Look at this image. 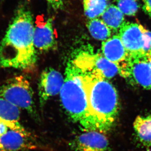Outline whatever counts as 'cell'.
Returning a JSON list of instances; mask_svg holds the SVG:
<instances>
[{"label": "cell", "instance_id": "1", "mask_svg": "<svg viewBox=\"0 0 151 151\" xmlns=\"http://www.w3.org/2000/svg\"><path fill=\"white\" fill-rule=\"evenodd\" d=\"M34 29L30 10L20 6L0 44V67L21 70L34 67L37 59Z\"/></svg>", "mask_w": 151, "mask_h": 151}, {"label": "cell", "instance_id": "2", "mask_svg": "<svg viewBox=\"0 0 151 151\" xmlns=\"http://www.w3.org/2000/svg\"><path fill=\"white\" fill-rule=\"evenodd\" d=\"M83 73L89 112L97 131L105 133L113 128L118 116V93L115 88L107 79Z\"/></svg>", "mask_w": 151, "mask_h": 151}, {"label": "cell", "instance_id": "3", "mask_svg": "<svg viewBox=\"0 0 151 151\" xmlns=\"http://www.w3.org/2000/svg\"><path fill=\"white\" fill-rule=\"evenodd\" d=\"M60 95L63 107L73 121L84 131H97L89 112L84 73L71 61L67 63Z\"/></svg>", "mask_w": 151, "mask_h": 151}, {"label": "cell", "instance_id": "4", "mask_svg": "<svg viewBox=\"0 0 151 151\" xmlns=\"http://www.w3.org/2000/svg\"><path fill=\"white\" fill-rule=\"evenodd\" d=\"M0 96L20 110L36 116L33 88L24 76H16L6 81L0 88Z\"/></svg>", "mask_w": 151, "mask_h": 151}, {"label": "cell", "instance_id": "5", "mask_svg": "<svg viewBox=\"0 0 151 151\" xmlns=\"http://www.w3.org/2000/svg\"><path fill=\"white\" fill-rule=\"evenodd\" d=\"M71 61L83 73L101 76L107 79L113 78L119 73L117 65L90 49L78 51Z\"/></svg>", "mask_w": 151, "mask_h": 151}, {"label": "cell", "instance_id": "6", "mask_svg": "<svg viewBox=\"0 0 151 151\" xmlns=\"http://www.w3.org/2000/svg\"><path fill=\"white\" fill-rule=\"evenodd\" d=\"M119 74L132 85L151 90V67L145 55H128Z\"/></svg>", "mask_w": 151, "mask_h": 151}, {"label": "cell", "instance_id": "7", "mask_svg": "<svg viewBox=\"0 0 151 151\" xmlns=\"http://www.w3.org/2000/svg\"><path fill=\"white\" fill-rule=\"evenodd\" d=\"M119 36L128 55H145L144 35L140 24L125 22L119 30Z\"/></svg>", "mask_w": 151, "mask_h": 151}, {"label": "cell", "instance_id": "8", "mask_svg": "<svg viewBox=\"0 0 151 151\" xmlns=\"http://www.w3.org/2000/svg\"><path fill=\"white\" fill-rule=\"evenodd\" d=\"M64 78L61 73L54 68H47L41 73L38 84V96L41 106L50 97L60 93Z\"/></svg>", "mask_w": 151, "mask_h": 151}, {"label": "cell", "instance_id": "9", "mask_svg": "<svg viewBox=\"0 0 151 151\" xmlns=\"http://www.w3.org/2000/svg\"><path fill=\"white\" fill-rule=\"evenodd\" d=\"M31 133L9 129L0 135V151H24L37 149Z\"/></svg>", "mask_w": 151, "mask_h": 151}, {"label": "cell", "instance_id": "10", "mask_svg": "<svg viewBox=\"0 0 151 151\" xmlns=\"http://www.w3.org/2000/svg\"><path fill=\"white\" fill-rule=\"evenodd\" d=\"M71 145L78 151H107L109 143L102 132L89 131L76 137Z\"/></svg>", "mask_w": 151, "mask_h": 151}, {"label": "cell", "instance_id": "11", "mask_svg": "<svg viewBox=\"0 0 151 151\" xmlns=\"http://www.w3.org/2000/svg\"><path fill=\"white\" fill-rule=\"evenodd\" d=\"M33 43L35 47L40 50L48 51L55 47L57 44L53 26V21L48 18L45 21L37 22L34 26Z\"/></svg>", "mask_w": 151, "mask_h": 151}, {"label": "cell", "instance_id": "12", "mask_svg": "<svg viewBox=\"0 0 151 151\" xmlns=\"http://www.w3.org/2000/svg\"><path fill=\"white\" fill-rule=\"evenodd\" d=\"M101 50L103 55L119 67L128 56V52L124 47L119 35L113 36L103 42Z\"/></svg>", "mask_w": 151, "mask_h": 151}, {"label": "cell", "instance_id": "13", "mask_svg": "<svg viewBox=\"0 0 151 151\" xmlns=\"http://www.w3.org/2000/svg\"><path fill=\"white\" fill-rule=\"evenodd\" d=\"M133 127L139 142L145 146H151V114L138 116Z\"/></svg>", "mask_w": 151, "mask_h": 151}, {"label": "cell", "instance_id": "14", "mask_svg": "<svg viewBox=\"0 0 151 151\" xmlns=\"http://www.w3.org/2000/svg\"><path fill=\"white\" fill-rule=\"evenodd\" d=\"M102 20L108 26L111 30H119L121 26L125 22L123 13L117 6L111 4L108 6L103 14Z\"/></svg>", "mask_w": 151, "mask_h": 151}, {"label": "cell", "instance_id": "15", "mask_svg": "<svg viewBox=\"0 0 151 151\" xmlns=\"http://www.w3.org/2000/svg\"><path fill=\"white\" fill-rule=\"evenodd\" d=\"M87 27L91 35L97 40L104 41L111 36V29L101 19L96 18L89 20Z\"/></svg>", "mask_w": 151, "mask_h": 151}, {"label": "cell", "instance_id": "16", "mask_svg": "<svg viewBox=\"0 0 151 151\" xmlns=\"http://www.w3.org/2000/svg\"><path fill=\"white\" fill-rule=\"evenodd\" d=\"M21 110L0 96V118L9 122L20 123Z\"/></svg>", "mask_w": 151, "mask_h": 151}, {"label": "cell", "instance_id": "17", "mask_svg": "<svg viewBox=\"0 0 151 151\" xmlns=\"http://www.w3.org/2000/svg\"><path fill=\"white\" fill-rule=\"evenodd\" d=\"M83 5L84 14L90 20L101 16L108 6L107 0H83Z\"/></svg>", "mask_w": 151, "mask_h": 151}, {"label": "cell", "instance_id": "18", "mask_svg": "<svg viewBox=\"0 0 151 151\" xmlns=\"http://www.w3.org/2000/svg\"><path fill=\"white\" fill-rule=\"evenodd\" d=\"M117 6L123 14L134 16L139 7L138 0H118Z\"/></svg>", "mask_w": 151, "mask_h": 151}, {"label": "cell", "instance_id": "19", "mask_svg": "<svg viewBox=\"0 0 151 151\" xmlns=\"http://www.w3.org/2000/svg\"><path fill=\"white\" fill-rule=\"evenodd\" d=\"M9 129L16 130L23 133L29 132L20 123L16 124L9 122L0 118V135L6 133Z\"/></svg>", "mask_w": 151, "mask_h": 151}, {"label": "cell", "instance_id": "20", "mask_svg": "<svg viewBox=\"0 0 151 151\" xmlns=\"http://www.w3.org/2000/svg\"><path fill=\"white\" fill-rule=\"evenodd\" d=\"M140 27L141 28L144 35L145 41L144 51V53L146 55V54L151 50V32L145 29L141 24H140Z\"/></svg>", "mask_w": 151, "mask_h": 151}, {"label": "cell", "instance_id": "21", "mask_svg": "<svg viewBox=\"0 0 151 151\" xmlns=\"http://www.w3.org/2000/svg\"><path fill=\"white\" fill-rule=\"evenodd\" d=\"M49 5L55 11L61 9L64 6L66 0H46Z\"/></svg>", "mask_w": 151, "mask_h": 151}, {"label": "cell", "instance_id": "22", "mask_svg": "<svg viewBox=\"0 0 151 151\" xmlns=\"http://www.w3.org/2000/svg\"><path fill=\"white\" fill-rule=\"evenodd\" d=\"M142 9L146 14L151 17V0H143Z\"/></svg>", "mask_w": 151, "mask_h": 151}, {"label": "cell", "instance_id": "23", "mask_svg": "<svg viewBox=\"0 0 151 151\" xmlns=\"http://www.w3.org/2000/svg\"><path fill=\"white\" fill-rule=\"evenodd\" d=\"M146 56L149 63L151 67V50L146 54Z\"/></svg>", "mask_w": 151, "mask_h": 151}, {"label": "cell", "instance_id": "24", "mask_svg": "<svg viewBox=\"0 0 151 151\" xmlns=\"http://www.w3.org/2000/svg\"><path fill=\"white\" fill-rule=\"evenodd\" d=\"M151 151V149H149V150H145V151Z\"/></svg>", "mask_w": 151, "mask_h": 151}]
</instances>
